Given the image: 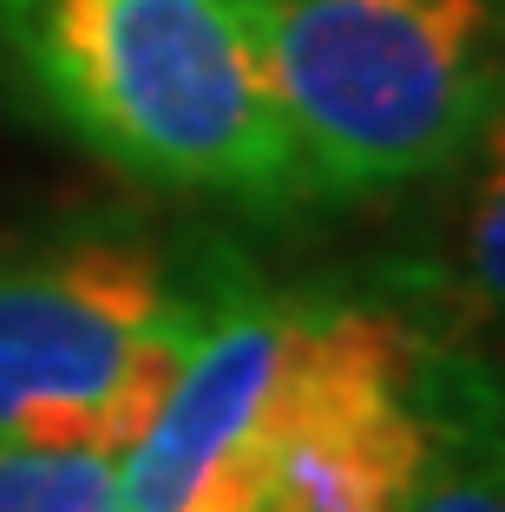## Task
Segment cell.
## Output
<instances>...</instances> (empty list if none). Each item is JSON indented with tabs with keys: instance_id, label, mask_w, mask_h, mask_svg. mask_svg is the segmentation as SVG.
Returning a JSON list of instances; mask_svg holds the SVG:
<instances>
[{
	"instance_id": "obj_3",
	"label": "cell",
	"mask_w": 505,
	"mask_h": 512,
	"mask_svg": "<svg viewBox=\"0 0 505 512\" xmlns=\"http://www.w3.org/2000/svg\"><path fill=\"white\" fill-rule=\"evenodd\" d=\"M197 342L164 263L125 237L0 256V440L125 460Z\"/></svg>"
},
{
	"instance_id": "obj_6",
	"label": "cell",
	"mask_w": 505,
	"mask_h": 512,
	"mask_svg": "<svg viewBox=\"0 0 505 512\" xmlns=\"http://www.w3.org/2000/svg\"><path fill=\"white\" fill-rule=\"evenodd\" d=\"M473 178L453 237V302L466 322L505 329V99L473 132Z\"/></svg>"
},
{
	"instance_id": "obj_5",
	"label": "cell",
	"mask_w": 505,
	"mask_h": 512,
	"mask_svg": "<svg viewBox=\"0 0 505 512\" xmlns=\"http://www.w3.org/2000/svg\"><path fill=\"white\" fill-rule=\"evenodd\" d=\"M302 302H237L230 316L197 322L191 362L171 401L119 460L132 512H263L276 394L289 368Z\"/></svg>"
},
{
	"instance_id": "obj_4",
	"label": "cell",
	"mask_w": 505,
	"mask_h": 512,
	"mask_svg": "<svg viewBox=\"0 0 505 512\" xmlns=\"http://www.w3.org/2000/svg\"><path fill=\"white\" fill-rule=\"evenodd\" d=\"M420 335L394 309H296L263 512H407L433 453Z\"/></svg>"
},
{
	"instance_id": "obj_2",
	"label": "cell",
	"mask_w": 505,
	"mask_h": 512,
	"mask_svg": "<svg viewBox=\"0 0 505 512\" xmlns=\"http://www.w3.org/2000/svg\"><path fill=\"white\" fill-rule=\"evenodd\" d=\"M302 191L433 178L505 99V0H243Z\"/></svg>"
},
{
	"instance_id": "obj_1",
	"label": "cell",
	"mask_w": 505,
	"mask_h": 512,
	"mask_svg": "<svg viewBox=\"0 0 505 512\" xmlns=\"http://www.w3.org/2000/svg\"><path fill=\"white\" fill-rule=\"evenodd\" d=\"M0 40L99 165L164 191H302L243 0H0Z\"/></svg>"
},
{
	"instance_id": "obj_7",
	"label": "cell",
	"mask_w": 505,
	"mask_h": 512,
	"mask_svg": "<svg viewBox=\"0 0 505 512\" xmlns=\"http://www.w3.org/2000/svg\"><path fill=\"white\" fill-rule=\"evenodd\" d=\"M407 512H505V414L499 407H466V421H460V407L433 414V453Z\"/></svg>"
},
{
	"instance_id": "obj_8",
	"label": "cell",
	"mask_w": 505,
	"mask_h": 512,
	"mask_svg": "<svg viewBox=\"0 0 505 512\" xmlns=\"http://www.w3.org/2000/svg\"><path fill=\"white\" fill-rule=\"evenodd\" d=\"M0 512H132L119 460L0 440Z\"/></svg>"
}]
</instances>
